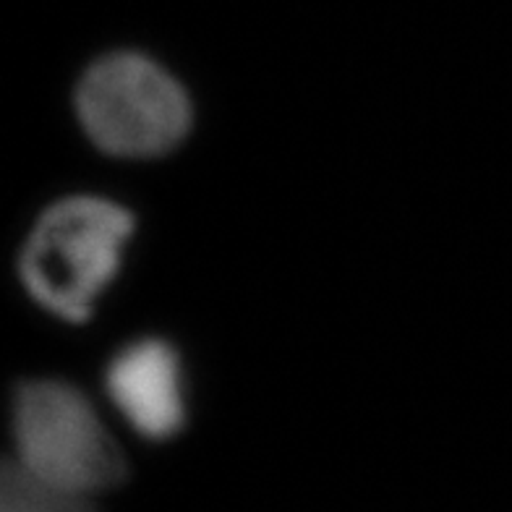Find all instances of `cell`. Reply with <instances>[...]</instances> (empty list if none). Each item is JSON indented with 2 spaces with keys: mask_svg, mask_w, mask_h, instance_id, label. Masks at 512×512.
<instances>
[{
  "mask_svg": "<svg viewBox=\"0 0 512 512\" xmlns=\"http://www.w3.org/2000/svg\"><path fill=\"white\" fill-rule=\"evenodd\" d=\"M0 512H97L92 497L53 486L6 460L0 476Z\"/></svg>",
  "mask_w": 512,
  "mask_h": 512,
  "instance_id": "5",
  "label": "cell"
},
{
  "mask_svg": "<svg viewBox=\"0 0 512 512\" xmlns=\"http://www.w3.org/2000/svg\"><path fill=\"white\" fill-rule=\"evenodd\" d=\"M110 403L139 437H176L186 424L181 358L165 340H136L105 371Z\"/></svg>",
  "mask_w": 512,
  "mask_h": 512,
  "instance_id": "4",
  "label": "cell"
},
{
  "mask_svg": "<svg viewBox=\"0 0 512 512\" xmlns=\"http://www.w3.org/2000/svg\"><path fill=\"white\" fill-rule=\"evenodd\" d=\"M134 217L100 196H71L45 209L21 249V280L40 306L84 322L121 270Z\"/></svg>",
  "mask_w": 512,
  "mask_h": 512,
  "instance_id": "1",
  "label": "cell"
},
{
  "mask_svg": "<svg viewBox=\"0 0 512 512\" xmlns=\"http://www.w3.org/2000/svg\"><path fill=\"white\" fill-rule=\"evenodd\" d=\"M87 136L115 157H157L191 126V102L168 71L144 55L113 53L89 68L76 89Z\"/></svg>",
  "mask_w": 512,
  "mask_h": 512,
  "instance_id": "3",
  "label": "cell"
},
{
  "mask_svg": "<svg viewBox=\"0 0 512 512\" xmlns=\"http://www.w3.org/2000/svg\"><path fill=\"white\" fill-rule=\"evenodd\" d=\"M14 458L37 479L68 492H108L126 479V458L100 413L76 387L34 379L16 387Z\"/></svg>",
  "mask_w": 512,
  "mask_h": 512,
  "instance_id": "2",
  "label": "cell"
}]
</instances>
